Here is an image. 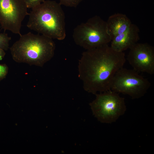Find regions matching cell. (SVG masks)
Returning <instances> with one entry per match:
<instances>
[{"instance_id":"cell-4","label":"cell","mask_w":154,"mask_h":154,"mask_svg":"<svg viewBox=\"0 0 154 154\" xmlns=\"http://www.w3.org/2000/svg\"><path fill=\"white\" fill-rule=\"evenodd\" d=\"M72 37L76 44L86 50L107 44L111 41L106 21L97 15L78 25L74 30Z\"/></svg>"},{"instance_id":"cell-3","label":"cell","mask_w":154,"mask_h":154,"mask_svg":"<svg viewBox=\"0 0 154 154\" xmlns=\"http://www.w3.org/2000/svg\"><path fill=\"white\" fill-rule=\"evenodd\" d=\"M61 5L54 1H44L32 8L27 26L31 30L52 39L66 37L65 16Z\"/></svg>"},{"instance_id":"cell-9","label":"cell","mask_w":154,"mask_h":154,"mask_svg":"<svg viewBox=\"0 0 154 154\" xmlns=\"http://www.w3.org/2000/svg\"><path fill=\"white\" fill-rule=\"evenodd\" d=\"M139 32L138 27L132 24L126 31L112 40L111 47L118 52H123L129 49L139 40Z\"/></svg>"},{"instance_id":"cell-12","label":"cell","mask_w":154,"mask_h":154,"mask_svg":"<svg viewBox=\"0 0 154 154\" xmlns=\"http://www.w3.org/2000/svg\"><path fill=\"white\" fill-rule=\"evenodd\" d=\"M61 5L76 7L83 0H59Z\"/></svg>"},{"instance_id":"cell-8","label":"cell","mask_w":154,"mask_h":154,"mask_svg":"<svg viewBox=\"0 0 154 154\" xmlns=\"http://www.w3.org/2000/svg\"><path fill=\"white\" fill-rule=\"evenodd\" d=\"M127 59L138 73L154 74V48L147 43H137L129 49Z\"/></svg>"},{"instance_id":"cell-2","label":"cell","mask_w":154,"mask_h":154,"mask_svg":"<svg viewBox=\"0 0 154 154\" xmlns=\"http://www.w3.org/2000/svg\"><path fill=\"white\" fill-rule=\"evenodd\" d=\"M55 48L53 39L29 32L20 35L9 48L16 62L41 67L53 57Z\"/></svg>"},{"instance_id":"cell-5","label":"cell","mask_w":154,"mask_h":154,"mask_svg":"<svg viewBox=\"0 0 154 154\" xmlns=\"http://www.w3.org/2000/svg\"><path fill=\"white\" fill-rule=\"evenodd\" d=\"M95 95L96 98L89 105L93 115L101 123H114L125 113L124 98L119 93L110 90Z\"/></svg>"},{"instance_id":"cell-7","label":"cell","mask_w":154,"mask_h":154,"mask_svg":"<svg viewBox=\"0 0 154 154\" xmlns=\"http://www.w3.org/2000/svg\"><path fill=\"white\" fill-rule=\"evenodd\" d=\"M25 0H0V25L8 30L20 36L22 23L29 15Z\"/></svg>"},{"instance_id":"cell-10","label":"cell","mask_w":154,"mask_h":154,"mask_svg":"<svg viewBox=\"0 0 154 154\" xmlns=\"http://www.w3.org/2000/svg\"><path fill=\"white\" fill-rule=\"evenodd\" d=\"M106 23L107 32L111 40L126 31L132 24L125 15L120 13H115L110 16Z\"/></svg>"},{"instance_id":"cell-6","label":"cell","mask_w":154,"mask_h":154,"mask_svg":"<svg viewBox=\"0 0 154 154\" xmlns=\"http://www.w3.org/2000/svg\"><path fill=\"white\" fill-rule=\"evenodd\" d=\"M151 84L133 69L123 67L116 72L110 90L119 94L127 95L133 99L140 98L147 93Z\"/></svg>"},{"instance_id":"cell-13","label":"cell","mask_w":154,"mask_h":154,"mask_svg":"<svg viewBox=\"0 0 154 154\" xmlns=\"http://www.w3.org/2000/svg\"><path fill=\"white\" fill-rule=\"evenodd\" d=\"M8 71V68L6 65L0 64V81L5 78Z\"/></svg>"},{"instance_id":"cell-1","label":"cell","mask_w":154,"mask_h":154,"mask_svg":"<svg viewBox=\"0 0 154 154\" xmlns=\"http://www.w3.org/2000/svg\"><path fill=\"white\" fill-rule=\"evenodd\" d=\"M126 61L123 52L108 44L83 52L78 63V76L86 91L95 94L110 90L116 72Z\"/></svg>"},{"instance_id":"cell-15","label":"cell","mask_w":154,"mask_h":154,"mask_svg":"<svg viewBox=\"0 0 154 154\" xmlns=\"http://www.w3.org/2000/svg\"><path fill=\"white\" fill-rule=\"evenodd\" d=\"M5 55V52L3 49L0 48V60H2Z\"/></svg>"},{"instance_id":"cell-14","label":"cell","mask_w":154,"mask_h":154,"mask_svg":"<svg viewBox=\"0 0 154 154\" xmlns=\"http://www.w3.org/2000/svg\"><path fill=\"white\" fill-rule=\"evenodd\" d=\"M28 8H32L40 4L45 0H25Z\"/></svg>"},{"instance_id":"cell-11","label":"cell","mask_w":154,"mask_h":154,"mask_svg":"<svg viewBox=\"0 0 154 154\" xmlns=\"http://www.w3.org/2000/svg\"><path fill=\"white\" fill-rule=\"evenodd\" d=\"M11 37L5 33H0V48L7 51L9 48V42Z\"/></svg>"}]
</instances>
